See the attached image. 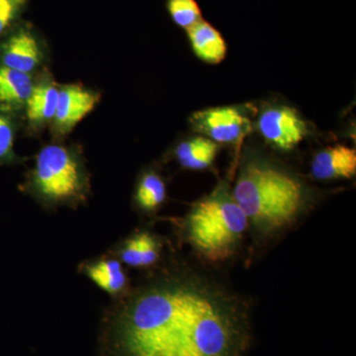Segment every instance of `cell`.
Wrapping results in <instances>:
<instances>
[{"label":"cell","mask_w":356,"mask_h":356,"mask_svg":"<svg viewBox=\"0 0 356 356\" xmlns=\"http://www.w3.org/2000/svg\"><path fill=\"white\" fill-rule=\"evenodd\" d=\"M17 161L14 154V126L3 110L0 109V165Z\"/></svg>","instance_id":"18"},{"label":"cell","mask_w":356,"mask_h":356,"mask_svg":"<svg viewBox=\"0 0 356 356\" xmlns=\"http://www.w3.org/2000/svg\"><path fill=\"white\" fill-rule=\"evenodd\" d=\"M33 86L29 74L0 65V109H18L25 106Z\"/></svg>","instance_id":"13"},{"label":"cell","mask_w":356,"mask_h":356,"mask_svg":"<svg viewBox=\"0 0 356 356\" xmlns=\"http://www.w3.org/2000/svg\"><path fill=\"white\" fill-rule=\"evenodd\" d=\"M192 128L217 144H234L250 129V121L236 107L200 110L191 117Z\"/></svg>","instance_id":"6"},{"label":"cell","mask_w":356,"mask_h":356,"mask_svg":"<svg viewBox=\"0 0 356 356\" xmlns=\"http://www.w3.org/2000/svg\"><path fill=\"white\" fill-rule=\"evenodd\" d=\"M119 356H245L250 308L191 271L159 276L126 295L112 321Z\"/></svg>","instance_id":"1"},{"label":"cell","mask_w":356,"mask_h":356,"mask_svg":"<svg viewBox=\"0 0 356 356\" xmlns=\"http://www.w3.org/2000/svg\"><path fill=\"white\" fill-rule=\"evenodd\" d=\"M79 271L113 298H123L129 293L128 274L117 257H103L83 262Z\"/></svg>","instance_id":"9"},{"label":"cell","mask_w":356,"mask_h":356,"mask_svg":"<svg viewBox=\"0 0 356 356\" xmlns=\"http://www.w3.org/2000/svg\"><path fill=\"white\" fill-rule=\"evenodd\" d=\"M248 228L247 217L227 181L194 203L184 221L185 240L199 257L211 264L232 259Z\"/></svg>","instance_id":"3"},{"label":"cell","mask_w":356,"mask_h":356,"mask_svg":"<svg viewBox=\"0 0 356 356\" xmlns=\"http://www.w3.org/2000/svg\"><path fill=\"white\" fill-rule=\"evenodd\" d=\"M355 173V149L344 145L325 147L312 161L311 175L318 180L350 179Z\"/></svg>","instance_id":"10"},{"label":"cell","mask_w":356,"mask_h":356,"mask_svg":"<svg viewBox=\"0 0 356 356\" xmlns=\"http://www.w3.org/2000/svg\"><path fill=\"white\" fill-rule=\"evenodd\" d=\"M58 90L60 88L48 81L34 86L25 104L30 123L39 126L54 120L57 111Z\"/></svg>","instance_id":"15"},{"label":"cell","mask_w":356,"mask_h":356,"mask_svg":"<svg viewBox=\"0 0 356 356\" xmlns=\"http://www.w3.org/2000/svg\"><path fill=\"white\" fill-rule=\"evenodd\" d=\"M161 250L163 243L159 236L149 231H139L122 241L115 255L129 267L145 269L158 264Z\"/></svg>","instance_id":"11"},{"label":"cell","mask_w":356,"mask_h":356,"mask_svg":"<svg viewBox=\"0 0 356 356\" xmlns=\"http://www.w3.org/2000/svg\"><path fill=\"white\" fill-rule=\"evenodd\" d=\"M98 93L76 84L63 86L58 90L57 111L54 117L56 132L67 135L86 115L90 113L98 102Z\"/></svg>","instance_id":"8"},{"label":"cell","mask_w":356,"mask_h":356,"mask_svg":"<svg viewBox=\"0 0 356 356\" xmlns=\"http://www.w3.org/2000/svg\"><path fill=\"white\" fill-rule=\"evenodd\" d=\"M219 144L204 137H195L180 143L175 149L178 163L186 170H204L216 159Z\"/></svg>","instance_id":"14"},{"label":"cell","mask_w":356,"mask_h":356,"mask_svg":"<svg viewBox=\"0 0 356 356\" xmlns=\"http://www.w3.org/2000/svg\"><path fill=\"white\" fill-rule=\"evenodd\" d=\"M232 191L248 226L262 236L289 228L307 204L306 189L298 178L261 158L243 163Z\"/></svg>","instance_id":"2"},{"label":"cell","mask_w":356,"mask_h":356,"mask_svg":"<svg viewBox=\"0 0 356 356\" xmlns=\"http://www.w3.org/2000/svg\"><path fill=\"white\" fill-rule=\"evenodd\" d=\"M24 191L48 208L81 205L89 192V178L83 159L69 147H44L37 154Z\"/></svg>","instance_id":"4"},{"label":"cell","mask_w":356,"mask_h":356,"mask_svg":"<svg viewBox=\"0 0 356 356\" xmlns=\"http://www.w3.org/2000/svg\"><path fill=\"white\" fill-rule=\"evenodd\" d=\"M166 8L173 22L182 29L188 30L203 19L196 0H166Z\"/></svg>","instance_id":"17"},{"label":"cell","mask_w":356,"mask_h":356,"mask_svg":"<svg viewBox=\"0 0 356 356\" xmlns=\"http://www.w3.org/2000/svg\"><path fill=\"white\" fill-rule=\"evenodd\" d=\"M186 31L192 51L204 63L217 65L225 60L227 43L214 26L202 19Z\"/></svg>","instance_id":"12"},{"label":"cell","mask_w":356,"mask_h":356,"mask_svg":"<svg viewBox=\"0 0 356 356\" xmlns=\"http://www.w3.org/2000/svg\"><path fill=\"white\" fill-rule=\"evenodd\" d=\"M165 199L166 186L161 175L154 172H145L140 177L134 194L137 209L144 214H154L165 202Z\"/></svg>","instance_id":"16"},{"label":"cell","mask_w":356,"mask_h":356,"mask_svg":"<svg viewBox=\"0 0 356 356\" xmlns=\"http://www.w3.org/2000/svg\"><path fill=\"white\" fill-rule=\"evenodd\" d=\"M42 60V49L34 30L27 24H16L0 41V65L30 74Z\"/></svg>","instance_id":"7"},{"label":"cell","mask_w":356,"mask_h":356,"mask_svg":"<svg viewBox=\"0 0 356 356\" xmlns=\"http://www.w3.org/2000/svg\"><path fill=\"white\" fill-rule=\"evenodd\" d=\"M30 0H0V37L3 36L25 10Z\"/></svg>","instance_id":"19"},{"label":"cell","mask_w":356,"mask_h":356,"mask_svg":"<svg viewBox=\"0 0 356 356\" xmlns=\"http://www.w3.org/2000/svg\"><path fill=\"white\" fill-rule=\"evenodd\" d=\"M257 127L264 140L281 151L295 149L308 134V126L298 112L285 105L264 110Z\"/></svg>","instance_id":"5"}]
</instances>
